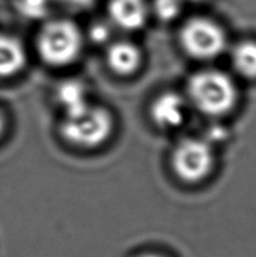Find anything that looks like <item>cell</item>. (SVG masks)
I'll return each instance as SVG.
<instances>
[{
    "label": "cell",
    "mask_w": 256,
    "mask_h": 257,
    "mask_svg": "<svg viewBox=\"0 0 256 257\" xmlns=\"http://www.w3.org/2000/svg\"><path fill=\"white\" fill-rule=\"evenodd\" d=\"M137 257H165V256L157 255V253H142V255H140Z\"/></svg>",
    "instance_id": "17"
},
{
    "label": "cell",
    "mask_w": 256,
    "mask_h": 257,
    "mask_svg": "<svg viewBox=\"0 0 256 257\" xmlns=\"http://www.w3.org/2000/svg\"><path fill=\"white\" fill-rule=\"evenodd\" d=\"M215 156L210 142L187 138L177 145L172 155L175 173L185 182H200L211 173Z\"/></svg>",
    "instance_id": "5"
},
{
    "label": "cell",
    "mask_w": 256,
    "mask_h": 257,
    "mask_svg": "<svg viewBox=\"0 0 256 257\" xmlns=\"http://www.w3.org/2000/svg\"><path fill=\"white\" fill-rule=\"evenodd\" d=\"M54 0H18V9L28 18L38 19L44 17Z\"/></svg>",
    "instance_id": "12"
},
{
    "label": "cell",
    "mask_w": 256,
    "mask_h": 257,
    "mask_svg": "<svg viewBox=\"0 0 256 257\" xmlns=\"http://www.w3.org/2000/svg\"><path fill=\"white\" fill-rule=\"evenodd\" d=\"M38 52L45 63L63 67L74 62L82 52L83 38L77 25L65 19L47 23L38 35Z\"/></svg>",
    "instance_id": "3"
},
{
    "label": "cell",
    "mask_w": 256,
    "mask_h": 257,
    "mask_svg": "<svg viewBox=\"0 0 256 257\" xmlns=\"http://www.w3.org/2000/svg\"><path fill=\"white\" fill-rule=\"evenodd\" d=\"M108 12L113 24L128 32L141 29L148 14L145 0H110Z\"/></svg>",
    "instance_id": "7"
},
{
    "label": "cell",
    "mask_w": 256,
    "mask_h": 257,
    "mask_svg": "<svg viewBox=\"0 0 256 257\" xmlns=\"http://www.w3.org/2000/svg\"><path fill=\"white\" fill-rule=\"evenodd\" d=\"M153 12L161 20L170 22L181 13V0H153Z\"/></svg>",
    "instance_id": "13"
},
{
    "label": "cell",
    "mask_w": 256,
    "mask_h": 257,
    "mask_svg": "<svg viewBox=\"0 0 256 257\" xmlns=\"http://www.w3.org/2000/svg\"><path fill=\"white\" fill-rule=\"evenodd\" d=\"M181 43L191 57L208 60L225 52L227 37L217 23L206 18H193L182 27Z\"/></svg>",
    "instance_id": "4"
},
{
    "label": "cell",
    "mask_w": 256,
    "mask_h": 257,
    "mask_svg": "<svg viewBox=\"0 0 256 257\" xmlns=\"http://www.w3.org/2000/svg\"><path fill=\"white\" fill-rule=\"evenodd\" d=\"M231 62L241 77L256 79V43H240L231 52Z\"/></svg>",
    "instance_id": "11"
},
{
    "label": "cell",
    "mask_w": 256,
    "mask_h": 257,
    "mask_svg": "<svg viewBox=\"0 0 256 257\" xmlns=\"http://www.w3.org/2000/svg\"><path fill=\"white\" fill-rule=\"evenodd\" d=\"M27 64V53L17 38L0 33V78L18 74Z\"/></svg>",
    "instance_id": "8"
},
{
    "label": "cell",
    "mask_w": 256,
    "mask_h": 257,
    "mask_svg": "<svg viewBox=\"0 0 256 257\" xmlns=\"http://www.w3.org/2000/svg\"><path fill=\"white\" fill-rule=\"evenodd\" d=\"M57 99L64 109L65 114L80 109L89 103L85 85L78 80L63 82L57 89Z\"/></svg>",
    "instance_id": "10"
},
{
    "label": "cell",
    "mask_w": 256,
    "mask_h": 257,
    "mask_svg": "<svg viewBox=\"0 0 256 257\" xmlns=\"http://www.w3.org/2000/svg\"><path fill=\"white\" fill-rule=\"evenodd\" d=\"M188 2H196V3H198V2H203V0H188Z\"/></svg>",
    "instance_id": "18"
},
{
    "label": "cell",
    "mask_w": 256,
    "mask_h": 257,
    "mask_svg": "<svg viewBox=\"0 0 256 257\" xmlns=\"http://www.w3.org/2000/svg\"><path fill=\"white\" fill-rule=\"evenodd\" d=\"M113 130V118L107 109L88 103L67 113L62 122V135L78 147L92 148L108 140Z\"/></svg>",
    "instance_id": "2"
},
{
    "label": "cell",
    "mask_w": 256,
    "mask_h": 257,
    "mask_svg": "<svg viewBox=\"0 0 256 257\" xmlns=\"http://www.w3.org/2000/svg\"><path fill=\"white\" fill-rule=\"evenodd\" d=\"M107 60L115 73L132 74L138 69L142 60L140 49L131 42H115L108 48Z\"/></svg>",
    "instance_id": "9"
},
{
    "label": "cell",
    "mask_w": 256,
    "mask_h": 257,
    "mask_svg": "<svg viewBox=\"0 0 256 257\" xmlns=\"http://www.w3.org/2000/svg\"><path fill=\"white\" fill-rule=\"evenodd\" d=\"M186 115V100L177 93H162L151 105V117L153 122L163 130L180 127L185 122Z\"/></svg>",
    "instance_id": "6"
},
{
    "label": "cell",
    "mask_w": 256,
    "mask_h": 257,
    "mask_svg": "<svg viewBox=\"0 0 256 257\" xmlns=\"http://www.w3.org/2000/svg\"><path fill=\"white\" fill-rule=\"evenodd\" d=\"M4 127H5V120H4V117H3V114L0 113V136H2L3 132H4Z\"/></svg>",
    "instance_id": "16"
},
{
    "label": "cell",
    "mask_w": 256,
    "mask_h": 257,
    "mask_svg": "<svg viewBox=\"0 0 256 257\" xmlns=\"http://www.w3.org/2000/svg\"><path fill=\"white\" fill-rule=\"evenodd\" d=\"M59 2L73 9H87L90 5L94 4L95 0H59Z\"/></svg>",
    "instance_id": "15"
},
{
    "label": "cell",
    "mask_w": 256,
    "mask_h": 257,
    "mask_svg": "<svg viewBox=\"0 0 256 257\" xmlns=\"http://www.w3.org/2000/svg\"><path fill=\"white\" fill-rule=\"evenodd\" d=\"M188 97L200 112L207 115H222L237 102L235 82L220 70L198 72L188 82Z\"/></svg>",
    "instance_id": "1"
},
{
    "label": "cell",
    "mask_w": 256,
    "mask_h": 257,
    "mask_svg": "<svg viewBox=\"0 0 256 257\" xmlns=\"http://www.w3.org/2000/svg\"><path fill=\"white\" fill-rule=\"evenodd\" d=\"M110 30L105 24L98 23L90 28V38L95 43H104L109 39Z\"/></svg>",
    "instance_id": "14"
}]
</instances>
